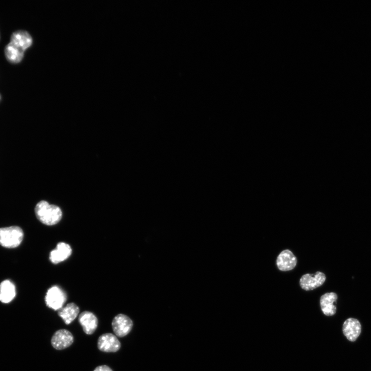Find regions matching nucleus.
I'll return each instance as SVG.
<instances>
[{"label": "nucleus", "instance_id": "f3484780", "mask_svg": "<svg viewBox=\"0 0 371 371\" xmlns=\"http://www.w3.org/2000/svg\"><path fill=\"white\" fill-rule=\"evenodd\" d=\"M0 100H1V96H0Z\"/></svg>", "mask_w": 371, "mask_h": 371}, {"label": "nucleus", "instance_id": "2eb2a0df", "mask_svg": "<svg viewBox=\"0 0 371 371\" xmlns=\"http://www.w3.org/2000/svg\"><path fill=\"white\" fill-rule=\"evenodd\" d=\"M79 312V306L74 303H70L59 310L58 314L66 324L69 325L77 318Z\"/></svg>", "mask_w": 371, "mask_h": 371}, {"label": "nucleus", "instance_id": "f8f14e48", "mask_svg": "<svg viewBox=\"0 0 371 371\" xmlns=\"http://www.w3.org/2000/svg\"><path fill=\"white\" fill-rule=\"evenodd\" d=\"M71 247L65 243H60L55 249L50 254V260L54 264H58L67 259L72 254Z\"/></svg>", "mask_w": 371, "mask_h": 371}, {"label": "nucleus", "instance_id": "dca6fc26", "mask_svg": "<svg viewBox=\"0 0 371 371\" xmlns=\"http://www.w3.org/2000/svg\"><path fill=\"white\" fill-rule=\"evenodd\" d=\"M94 371H113V369L107 365H102L97 366Z\"/></svg>", "mask_w": 371, "mask_h": 371}, {"label": "nucleus", "instance_id": "ddd939ff", "mask_svg": "<svg viewBox=\"0 0 371 371\" xmlns=\"http://www.w3.org/2000/svg\"><path fill=\"white\" fill-rule=\"evenodd\" d=\"M337 300L338 295L334 292L326 293L321 297V308L325 315L332 316L336 313L337 311L336 303Z\"/></svg>", "mask_w": 371, "mask_h": 371}, {"label": "nucleus", "instance_id": "1a4fd4ad", "mask_svg": "<svg viewBox=\"0 0 371 371\" xmlns=\"http://www.w3.org/2000/svg\"><path fill=\"white\" fill-rule=\"evenodd\" d=\"M276 264L277 268L281 271H289L296 267L297 258L291 251L285 250L278 256Z\"/></svg>", "mask_w": 371, "mask_h": 371}, {"label": "nucleus", "instance_id": "9b49d317", "mask_svg": "<svg viewBox=\"0 0 371 371\" xmlns=\"http://www.w3.org/2000/svg\"><path fill=\"white\" fill-rule=\"evenodd\" d=\"M361 332V326L359 321L355 318H349L344 323L343 332L350 342H355Z\"/></svg>", "mask_w": 371, "mask_h": 371}, {"label": "nucleus", "instance_id": "0eeeda50", "mask_svg": "<svg viewBox=\"0 0 371 371\" xmlns=\"http://www.w3.org/2000/svg\"><path fill=\"white\" fill-rule=\"evenodd\" d=\"M74 342L72 333L67 329L57 330L51 339L52 346L57 350H63L70 346Z\"/></svg>", "mask_w": 371, "mask_h": 371}, {"label": "nucleus", "instance_id": "f257e3e1", "mask_svg": "<svg viewBox=\"0 0 371 371\" xmlns=\"http://www.w3.org/2000/svg\"><path fill=\"white\" fill-rule=\"evenodd\" d=\"M33 44V39L27 31L20 30L13 33L10 43L5 48L7 60L12 64H18L24 59L25 51Z\"/></svg>", "mask_w": 371, "mask_h": 371}, {"label": "nucleus", "instance_id": "423d86ee", "mask_svg": "<svg viewBox=\"0 0 371 371\" xmlns=\"http://www.w3.org/2000/svg\"><path fill=\"white\" fill-rule=\"evenodd\" d=\"M121 347V343L117 337L111 333L100 336L98 340V348L103 352L115 353Z\"/></svg>", "mask_w": 371, "mask_h": 371}, {"label": "nucleus", "instance_id": "f03ea898", "mask_svg": "<svg viewBox=\"0 0 371 371\" xmlns=\"http://www.w3.org/2000/svg\"><path fill=\"white\" fill-rule=\"evenodd\" d=\"M35 212L40 221L48 226L57 225L63 216L62 211L59 207L50 205L46 201H42L36 205Z\"/></svg>", "mask_w": 371, "mask_h": 371}, {"label": "nucleus", "instance_id": "6e6552de", "mask_svg": "<svg viewBox=\"0 0 371 371\" xmlns=\"http://www.w3.org/2000/svg\"><path fill=\"white\" fill-rule=\"evenodd\" d=\"M326 281V275L321 272H317L314 275L306 274L300 281L301 288L306 291H310L321 286Z\"/></svg>", "mask_w": 371, "mask_h": 371}, {"label": "nucleus", "instance_id": "9d476101", "mask_svg": "<svg viewBox=\"0 0 371 371\" xmlns=\"http://www.w3.org/2000/svg\"><path fill=\"white\" fill-rule=\"evenodd\" d=\"M79 322L84 332L88 335L93 334L98 326L97 317L94 313L88 311H85L80 314Z\"/></svg>", "mask_w": 371, "mask_h": 371}, {"label": "nucleus", "instance_id": "20e7f679", "mask_svg": "<svg viewBox=\"0 0 371 371\" xmlns=\"http://www.w3.org/2000/svg\"><path fill=\"white\" fill-rule=\"evenodd\" d=\"M66 301V294L58 286L50 288L48 290L45 297L47 306L55 311L62 309Z\"/></svg>", "mask_w": 371, "mask_h": 371}, {"label": "nucleus", "instance_id": "7ed1b4c3", "mask_svg": "<svg viewBox=\"0 0 371 371\" xmlns=\"http://www.w3.org/2000/svg\"><path fill=\"white\" fill-rule=\"evenodd\" d=\"M24 237V232L19 227L0 229V245L5 248L18 247L22 244Z\"/></svg>", "mask_w": 371, "mask_h": 371}, {"label": "nucleus", "instance_id": "4468645a", "mask_svg": "<svg viewBox=\"0 0 371 371\" xmlns=\"http://www.w3.org/2000/svg\"><path fill=\"white\" fill-rule=\"evenodd\" d=\"M16 295V287L12 282L6 280L0 284V301L6 304L10 303Z\"/></svg>", "mask_w": 371, "mask_h": 371}, {"label": "nucleus", "instance_id": "39448f33", "mask_svg": "<svg viewBox=\"0 0 371 371\" xmlns=\"http://www.w3.org/2000/svg\"><path fill=\"white\" fill-rule=\"evenodd\" d=\"M133 326L132 320L124 314L117 315L112 322V328L115 334L120 338L127 335L132 330Z\"/></svg>", "mask_w": 371, "mask_h": 371}]
</instances>
